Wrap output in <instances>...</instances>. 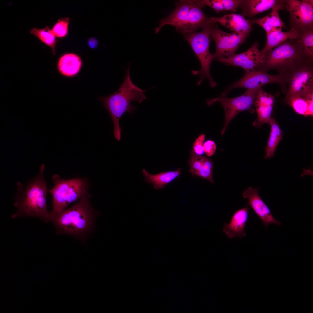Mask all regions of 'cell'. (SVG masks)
I'll list each match as a JSON object with an SVG mask.
<instances>
[{
    "mask_svg": "<svg viewBox=\"0 0 313 313\" xmlns=\"http://www.w3.org/2000/svg\"><path fill=\"white\" fill-rule=\"evenodd\" d=\"M30 32L43 42L50 47L52 49V54H55L56 36L49 27L46 26L43 29L33 28L30 30Z\"/></svg>",
    "mask_w": 313,
    "mask_h": 313,
    "instance_id": "obj_22",
    "label": "cell"
},
{
    "mask_svg": "<svg viewBox=\"0 0 313 313\" xmlns=\"http://www.w3.org/2000/svg\"><path fill=\"white\" fill-rule=\"evenodd\" d=\"M190 157L188 161L190 172L193 176L203 166L204 156H198L192 150L190 151Z\"/></svg>",
    "mask_w": 313,
    "mask_h": 313,
    "instance_id": "obj_29",
    "label": "cell"
},
{
    "mask_svg": "<svg viewBox=\"0 0 313 313\" xmlns=\"http://www.w3.org/2000/svg\"><path fill=\"white\" fill-rule=\"evenodd\" d=\"M213 162L212 160L204 156L203 165L201 168L196 173L197 176L208 180L214 183L213 174Z\"/></svg>",
    "mask_w": 313,
    "mask_h": 313,
    "instance_id": "obj_26",
    "label": "cell"
},
{
    "mask_svg": "<svg viewBox=\"0 0 313 313\" xmlns=\"http://www.w3.org/2000/svg\"><path fill=\"white\" fill-rule=\"evenodd\" d=\"M243 76L239 80L229 86L221 94L225 97L229 92L234 88H244L247 89H254L262 88L263 85L270 83H276L281 87L284 93L287 90L288 78L279 74L271 75L256 69L245 70Z\"/></svg>",
    "mask_w": 313,
    "mask_h": 313,
    "instance_id": "obj_9",
    "label": "cell"
},
{
    "mask_svg": "<svg viewBox=\"0 0 313 313\" xmlns=\"http://www.w3.org/2000/svg\"><path fill=\"white\" fill-rule=\"evenodd\" d=\"M299 38L304 52L313 59V28L301 33Z\"/></svg>",
    "mask_w": 313,
    "mask_h": 313,
    "instance_id": "obj_25",
    "label": "cell"
},
{
    "mask_svg": "<svg viewBox=\"0 0 313 313\" xmlns=\"http://www.w3.org/2000/svg\"><path fill=\"white\" fill-rule=\"evenodd\" d=\"M174 10L168 16L161 19L155 29L157 33L163 26L170 25L183 35L196 32L199 28L208 29L216 23L212 17L206 15L203 11L204 7L199 0H183L176 1Z\"/></svg>",
    "mask_w": 313,
    "mask_h": 313,
    "instance_id": "obj_4",
    "label": "cell"
},
{
    "mask_svg": "<svg viewBox=\"0 0 313 313\" xmlns=\"http://www.w3.org/2000/svg\"><path fill=\"white\" fill-rule=\"evenodd\" d=\"M259 187L254 188L248 187L243 192V197L248 200V205L261 219L266 229L270 224L280 225L281 223L275 219L272 215L268 206L259 196L258 191Z\"/></svg>",
    "mask_w": 313,
    "mask_h": 313,
    "instance_id": "obj_14",
    "label": "cell"
},
{
    "mask_svg": "<svg viewBox=\"0 0 313 313\" xmlns=\"http://www.w3.org/2000/svg\"><path fill=\"white\" fill-rule=\"evenodd\" d=\"M301 35V33L293 28L287 32L279 30L270 32L267 35L266 45L261 52L264 54L288 39L299 38Z\"/></svg>",
    "mask_w": 313,
    "mask_h": 313,
    "instance_id": "obj_21",
    "label": "cell"
},
{
    "mask_svg": "<svg viewBox=\"0 0 313 313\" xmlns=\"http://www.w3.org/2000/svg\"><path fill=\"white\" fill-rule=\"evenodd\" d=\"M285 2L286 0H280L271 8L272 11L268 14L261 18L251 19L252 24H257L262 27L266 31V35L274 31L282 30L283 27L287 28L279 14L280 10L285 8Z\"/></svg>",
    "mask_w": 313,
    "mask_h": 313,
    "instance_id": "obj_15",
    "label": "cell"
},
{
    "mask_svg": "<svg viewBox=\"0 0 313 313\" xmlns=\"http://www.w3.org/2000/svg\"><path fill=\"white\" fill-rule=\"evenodd\" d=\"M45 169V165L42 164L36 176L25 183L17 182L14 203L16 212L11 218L32 217L46 223L50 222L51 213L48 211L46 204L48 190L44 178Z\"/></svg>",
    "mask_w": 313,
    "mask_h": 313,
    "instance_id": "obj_2",
    "label": "cell"
},
{
    "mask_svg": "<svg viewBox=\"0 0 313 313\" xmlns=\"http://www.w3.org/2000/svg\"><path fill=\"white\" fill-rule=\"evenodd\" d=\"M307 111L308 116L309 115L313 116V98L309 99L307 100Z\"/></svg>",
    "mask_w": 313,
    "mask_h": 313,
    "instance_id": "obj_38",
    "label": "cell"
},
{
    "mask_svg": "<svg viewBox=\"0 0 313 313\" xmlns=\"http://www.w3.org/2000/svg\"><path fill=\"white\" fill-rule=\"evenodd\" d=\"M205 139V135L201 134L195 140L193 146V151L198 156H202L204 152L203 145Z\"/></svg>",
    "mask_w": 313,
    "mask_h": 313,
    "instance_id": "obj_33",
    "label": "cell"
},
{
    "mask_svg": "<svg viewBox=\"0 0 313 313\" xmlns=\"http://www.w3.org/2000/svg\"><path fill=\"white\" fill-rule=\"evenodd\" d=\"M308 100L298 95H291L285 97L284 101L289 105L297 113L307 116H308Z\"/></svg>",
    "mask_w": 313,
    "mask_h": 313,
    "instance_id": "obj_23",
    "label": "cell"
},
{
    "mask_svg": "<svg viewBox=\"0 0 313 313\" xmlns=\"http://www.w3.org/2000/svg\"><path fill=\"white\" fill-rule=\"evenodd\" d=\"M203 6L207 5L213 9L217 13L225 11L223 4L220 0H199Z\"/></svg>",
    "mask_w": 313,
    "mask_h": 313,
    "instance_id": "obj_32",
    "label": "cell"
},
{
    "mask_svg": "<svg viewBox=\"0 0 313 313\" xmlns=\"http://www.w3.org/2000/svg\"><path fill=\"white\" fill-rule=\"evenodd\" d=\"M216 147L215 143L213 141L208 140L203 143V148L206 155L210 156L215 153Z\"/></svg>",
    "mask_w": 313,
    "mask_h": 313,
    "instance_id": "obj_35",
    "label": "cell"
},
{
    "mask_svg": "<svg viewBox=\"0 0 313 313\" xmlns=\"http://www.w3.org/2000/svg\"><path fill=\"white\" fill-rule=\"evenodd\" d=\"M98 41L95 39L92 38L90 39L88 43L90 46L91 48L95 47L98 44Z\"/></svg>",
    "mask_w": 313,
    "mask_h": 313,
    "instance_id": "obj_39",
    "label": "cell"
},
{
    "mask_svg": "<svg viewBox=\"0 0 313 313\" xmlns=\"http://www.w3.org/2000/svg\"><path fill=\"white\" fill-rule=\"evenodd\" d=\"M223 4L225 10L236 12L238 8L240 0H220Z\"/></svg>",
    "mask_w": 313,
    "mask_h": 313,
    "instance_id": "obj_34",
    "label": "cell"
},
{
    "mask_svg": "<svg viewBox=\"0 0 313 313\" xmlns=\"http://www.w3.org/2000/svg\"><path fill=\"white\" fill-rule=\"evenodd\" d=\"M282 139V137L270 131L267 145L265 148V159H269L274 157L276 148Z\"/></svg>",
    "mask_w": 313,
    "mask_h": 313,
    "instance_id": "obj_27",
    "label": "cell"
},
{
    "mask_svg": "<svg viewBox=\"0 0 313 313\" xmlns=\"http://www.w3.org/2000/svg\"><path fill=\"white\" fill-rule=\"evenodd\" d=\"M169 278L171 281L176 286H182L183 284V280L181 277L176 273H172L169 276Z\"/></svg>",
    "mask_w": 313,
    "mask_h": 313,
    "instance_id": "obj_37",
    "label": "cell"
},
{
    "mask_svg": "<svg viewBox=\"0 0 313 313\" xmlns=\"http://www.w3.org/2000/svg\"><path fill=\"white\" fill-rule=\"evenodd\" d=\"M69 22V19L66 17L58 20L52 29L56 37L61 38L64 37L67 35Z\"/></svg>",
    "mask_w": 313,
    "mask_h": 313,
    "instance_id": "obj_30",
    "label": "cell"
},
{
    "mask_svg": "<svg viewBox=\"0 0 313 313\" xmlns=\"http://www.w3.org/2000/svg\"><path fill=\"white\" fill-rule=\"evenodd\" d=\"M82 61L78 55L72 53L65 54L59 59L57 68L62 76L70 77L76 75L82 65Z\"/></svg>",
    "mask_w": 313,
    "mask_h": 313,
    "instance_id": "obj_19",
    "label": "cell"
},
{
    "mask_svg": "<svg viewBox=\"0 0 313 313\" xmlns=\"http://www.w3.org/2000/svg\"><path fill=\"white\" fill-rule=\"evenodd\" d=\"M261 88L247 89L244 94L236 97L228 98L221 96L207 100L208 106H211L218 102L221 103L224 110L225 121L221 131L222 135L224 134L230 122L239 113L246 110L254 111L252 110L253 109L252 106L254 104L258 92Z\"/></svg>",
    "mask_w": 313,
    "mask_h": 313,
    "instance_id": "obj_8",
    "label": "cell"
},
{
    "mask_svg": "<svg viewBox=\"0 0 313 313\" xmlns=\"http://www.w3.org/2000/svg\"><path fill=\"white\" fill-rule=\"evenodd\" d=\"M255 106L257 113V117L253 122V125L256 128H259L265 123H269L272 118L271 115L273 106Z\"/></svg>",
    "mask_w": 313,
    "mask_h": 313,
    "instance_id": "obj_24",
    "label": "cell"
},
{
    "mask_svg": "<svg viewBox=\"0 0 313 313\" xmlns=\"http://www.w3.org/2000/svg\"><path fill=\"white\" fill-rule=\"evenodd\" d=\"M131 63H128L124 81L118 90L108 96H100L99 98L110 114L112 122L114 125V135L117 141L121 138V129L119 124V119L124 113L131 114L137 108L132 105L131 102L136 101L140 103L147 99L143 92L148 90L140 89L135 85L131 79L129 70Z\"/></svg>",
    "mask_w": 313,
    "mask_h": 313,
    "instance_id": "obj_5",
    "label": "cell"
},
{
    "mask_svg": "<svg viewBox=\"0 0 313 313\" xmlns=\"http://www.w3.org/2000/svg\"><path fill=\"white\" fill-rule=\"evenodd\" d=\"M248 205L245 208L236 211L228 223L224 224L223 231L229 238L245 237L246 233L245 229L248 217Z\"/></svg>",
    "mask_w": 313,
    "mask_h": 313,
    "instance_id": "obj_16",
    "label": "cell"
},
{
    "mask_svg": "<svg viewBox=\"0 0 313 313\" xmlns=\"http://www.w3.org/2000/svg\"><path fill=\"white\" fill-rule=\"evenodd\" d=\"M280 1V0H240L238 8L242 10L243 15L252 19L257 14L271 8Z\"/></svg>",
    "mask_w": 313,
    "mask_h": 313,
    "instance_id": "obj_18",
    "label": "cell"
},
{
    "mask_svg": "<svg viewBox=\"0 0 313 313\" xmlns=\"http://www.w3.org/2000/svg\"><path fill=\"white\" fill-rule=\"evenodd\" d=\"M178 234L182 236L191 238L193 234L190 225L180 218L173 223Z\"/></svg>",
    "mask_w": 313,
    "mask_h": 313,
    "instance_id": "obj_31",
    "label": "cell"
},
{
    "mask_svg": "<svg viewBox=\"0 0 313 313\" xmlns=\"http://www.w3.org/2000/svg\"><path fill=\"white\" fill-rule=\"evenodd\" d=\"M142 173L145 179V181L153 185L154 188L158 190L164 188L165 186L179 177L181 174V170L179 168L175 171L152 174L148 173L145 169H143Z\"/></svg>",
    "mask_w": 313,
    "mask_h": 313,
    "instance_id": "obj_20",
    "label": "cell"
},
{
    "mask_svg": "<svg viewBox=\"0 0 313 313\" xmlns=\"http://www.w3.org/2000/svg\"><path fill=\"white\" fill-rule=\"evenodd\" d=\"M53 187L48 190L52 198L51 212L55 214L62 212L70 203L79 200L88 192L89 183L83 178L65 179L54 174L52 177Z\"/></svg>",
    "mask_w": 313,
    "mask_h": 313,
    "instance_id": "obj_6",
    "label": "cell"
},
{
    "mask_svg": "<svg viewBox=\"0 0 313 313\" xmlns=\"http://www.w3.org/2000/svg\"><path fill=\"white\" fill-rule=\"evenodd\" d=\"M313 63L302 66L288 77L285 97L297 95L306 99L313 98Z\"/></svg>",
    "mask_w": 313,
    "mask_h": 313,
    "instance_id": "obj_12",
    "label": "cell"
},
{
    "mask_svg": "<svg viewBox=\"0 0 313 313\" xmlns=\"http://www.w3.org/2000/svg\"><path fill=\"white\" fill-rule=\"evenodd\" d=\"M263 55L257 70L266 72L275 69L288 78L298 69L313 62L304 52L299 38L288 39Z\"/></svg>",
    "mask_w": 313,
    "mask_h": 313,
    "instance_id": "obj_3",
    "label": "cell"
},
{
    "mask_svg": "<svg viewBox=\"0 0 313 313\" xmlns=\"http://www.w3.org/2000/svg\"><path fill=\"white\" fill-rule=\"evenodd\" d=\"M210 30L211 37L216 45L215 52L212 54L216 60L235 54L239 47L249 36L236 32H225L218 28L217 23Z\"/></svg>",
    "mask_w": 313,
    "mask_h": 313,
    "instance_id": "obj_11",
    "label": "cell"
},
{
    "mask_svg": "<svg viewBox=\"0 0 313 313\" xmlns=\"http://www.w3.org/2000/svg\"><path fill=\"white\" fill-rule=\"evenodd\" d=\"M290 13V26L300 33L313 28V0H286Z\"/></svg>",
    "mask_w": 313,
    "mask_h": 313,
    "instance_id": "obj_10",
    "label": "cell"
},
{
    "mask_svg": "<svg viewBox=\"0 0 313 313\" xmlns=\"http://www.w3.org/2000/svg\"><path fill=\"white\" fill-rule=\"evenodd\" d=\"M212 19L214 23H219L234 32L249 35L253 30L250 20L246 19L242 14H231Z\"/></svg>",
    "mask_w": 313,
    "mask_h": 313,
    "instance_id": "obj_17",
    "label": "cell"
},
{
    "mask_svg": "<svg viewBox=\"0 0 313 313\" xmlns=\"http://www.w3.org/2000/svg\"><path fill=\"white\" fill-rule=\"evenodd\" d=\"M259 43L256 42L249 49L244 52L216 60L227 65L241 67L245 71L257 69L264 56L259 50Z\"/></svg>",
    "mask_w": 313,
    "mask_h": 313,
    "instance_id": "obj_13",
    "label": "cell"
},
{
    "mask_svg": "<svg viewBox=\"0 0 313 313\" xmlns=\"http://www.w3.org/2000/svg\"><path fill=\"white\" fill-rule=\"evenodd\" d=\"M274 100V96L267 93L261 88L258 92L254 104L255 105L273 106Z\"/></svg>",
    "mask_w": 313,
    "mask_h": 313,
    "instance_id": "obj_28",
    "label": "cell"
},
{
    "mask_svg": "<svg viewBox=\"0 0 313 313\" xmlns=\"http://www.w3.org/2000/svg\"><path fill=\"white\" fill-rule=\"evenodd\" d=\"M269 124L271 127V131L273 132L279 136L282 137V132L281 130L275 119L272 117Z\"/></svg>",
    "mask_w": 313,
    "mask_h": 313,
    "instance_id": "obj_36",
    "label": "cell"
},
{
    "mask_svg": "<svg viewBox=\"0 0 313 313\" xmlns=\"http://www.w3.org/2000/svg\"><path fill=\"white\" fill-rule=\"evenodd\" d=\"M90 197L88 192L71 207L57 214L50 212V222L54 226L57 235H68L86 241L95 230L99 214L91 203Z\"/></svg>",
    "mask_w": 313,
    "mask_h": 313,
    "instance_id": "obj_1",
    "label": "cell"
},
{
    "mask_svg": "<svg viewBox=\"0 0 313 313\" xmlns=\"http://www.w3.org/2000/svg\"><path fill=\"white\" fill-rule=\"evenodd\" d=\"M185 40L189 43L198 57L201 65L200 69L192 70L194 75H198L199 79L197 85H199L205 79L209 81L210 85L214 87L216 83L211 76L210 67L212 61L214 60L213 54L209 51L211 37L210 29H203L200 32H194L183 35Z\"/></svg>",
    "mask_w": 313,
    "mask_h": 313,
    "instance_id": "obj_7",
    "label": "cell"
}]
</instances>
